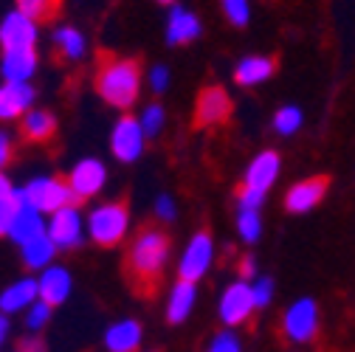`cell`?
Masks as SVG:
<instances>
[{"label": "cell", "instance_id": "8992f818", "mask_svg": "<svg viewBox=\"0 0 355 352\" xmlns=\"http://www.w3.org/2000/svg\"><path fill=\"white\" fill-rule=\"evenodd\" d=\"M211 262H214V240L209 231H198L187 243L181 259H178V276L184 282H198L209 274Z\"/></svg>", "mask_w": 355, "mask_h": 352}, {"label": "cell", "instance_id": "4fadbf2b", "mask_svg": "<svg viewBox=\"0 0 355 352\" xmlns=\"http://www.w3.org/2000/svg\"><path fill=\"white\" fill-rule=\"evenodd\" d=\"M34 87L31 82H3L0 85V121L23 118L31 110Z\"/></svg>", "mask_w": 355, "mask_h": 352}, {"label": "cell", "instance_id": "6da1fadb", "mask_svg": "<svg viewBox=\"0 0 355 352\" xmlns=\"http://www.w3.org/2000/svg\"><path fill=\"white\" fill-rule=\"evenodd\" d=\"M169 259V240L161 229H144L127 251V271L136 290L150 293L161 279Z\"/></svg>", "mask_w": 355, "mask_h": 352}, {"label": "cell", "instance_id": "484cf974", "mask_svg": "<svg viewBox=\"0 0 355 352\" xmlns=\"http://www.w3.org/2000/svg\"><path fill=\"white\" fill-rule=\"evenodd\" d=\"M54 46H57L62 60H82L85 51H87L85 34L79 28H73V26H60L54 31Z\"/></svg>", "mask_w": 355, "mask_h": 352}, {"label": "cell", "instance_id": "cb8c5ba5", "mask_svg": "<svg viewBox=\"0 0 355 352\" xmlns=\"http://www.w3.org/2000/svg\"><path fill=\"white\" fill-rule=\"evenodd\" d=\"M274 68H277V65H274V60H268V57H245V60H240L237 68H234V82H237L240 87L262 85L265 79H271Z\"/></svg>", "mask_w": 355, "mask_h": 352}, {"label": "cell", "instance_id": "7c38bea8", "mask_svg": "<svg viewBox=\"0 0 355 352\" xmlns=\"http://www.w3.org/2000/svg\"><path fill=\"white\" fill-rule=\"evenodd\" d=\"M232 113V99L220 85H209L200 91L198 105H195V121L198 127H217L223 124Z\"/></svg>", "mask_w": 355, "mask_h": 352}, {"label": "cell", "instance_id": "7bdbcfd3", "mask_svg": "<svg viewBox=\"0 0 355 352\" xmlns=\"http://www.w3.org/2000/svg\"><path fill=\"white\" fill-rule=\"evenodd\" d=\"M158 3H175V0H158Z\"/></svg>", "mask_w": 355, "mask_h": 352}, {"label": "cell", "instance_id": "f35d334b", "mask_svg": "<svg viewBox=\"0 0 355 352\" xmlns=\"http://www.w3.org/2000/svg\"><path fill=\"white\" fill-rule=\"evenodd\" d=\"M12 155H15V141L6 130H0V172H3V166L12 161Z\"/></svg>", "mask_w": 355, "mask_h": 352}, {"label": "cell", "instance_id": "8d00e7d4", "mask_svg": "<svg viewBox=\"0 0 355 352\" xmlns=\"http://www.w3.org/2000/svg\"><path fill=\"white\" fill-rule=\"evenodd\" d=\"M150 87H153L155 96L166 94V87H169V68H166V65H155V68L150 71Z\"/></svg>", "mask_w": 355, "mask_h": 352}, {"label": "cell", "instance_id": "836d02e7", "mask_svg": "<svg viewBox=\"0 0 355 352\" xmlns=\"http://www.w3.org/2000/svg\"><path fill=\"white\" fill-rule=\"evenodd\" d=\"M251 293H254V304L257 307H268L274 299V279L259 276L257 282H251Z\"/></svg>", "mask_w": 355, "mask_h": 352}, {"label": "cell", "instance_id": "5bb4252c", "mask_svg": "<svg viewBox=\"0 0 355 352\" xmlns=\"http://www.w3.org/2000/svg\"><path fill=\"white\" fill-rule=\"evenodd\" d=\"M279 152L274 150H265L259 155L251 158L248 169H245V181L243 186L245 189H257V192H268L274 186V181L279 178Z\"/></svg>", "mask_w": 355, "mask_h": 352}, {"label": "cell", "instance_id": "9a60e30c", "mask_svg": "<svg viewBox=\"0 0 355 352\" xmlns=\"http://www.w3.org/2000/svg\"><path fill=\"white\" fill-rule=\"evenodd\" d=\"M327 195V178H307L299 181L296 186L288 189L285 195V209L291 214H304L310 209H316Z\"/></svg>", "mask_w": 355, "mask_h": 352}, {"label": "cell", "instance_id": "4316f807", "mask_svg": "<svg viewBox=\"0 0 355 352\" xmlns=\"http://www.w3.org/2000/svg\"><path fill=\"white\" fill-rule=\"evenodd\" d=\"M20 192L15 189V184L6 178V172H0V237L9 234V226L20 209Z\"/></svg>", "mask_w": 355, "mask_h": 352}, {"label": "cell", "instance_id": "f1b7e54d", "mask_svg": "<svg viewBox=\"0 0 355 352\" xmlns=\"http://www.w3.org/2000/svg\"><path fill=\"white\" fill-rule=\"evenodd\" d=\"M237 231H240V237L248 245H254L259 240V234H262V217H259V211H240L237 214Z\"/></svg>", "mask_w": 355, "mask_h": 352}, {"label": "cell", "instance_id": "30bf717a", "mask_svg": "<svg viewBox=\"0 0 355 352\" xmlns=\"http://www.w3.org/2000/svg\"><path fill=\"white\" fill-rule=\"evenodd\" d=\"M65 181H68V186H71V192H73L76 200H91V197H96L105 189L107 169H105V164L99 158H82L71 169V175H68Z\"/></svg>", "mask_w": 355, "mask_h": 352}, {"label": "cell", "instance_id": "b9f144b4", "mask_svg": "<svg viewBox=\"0 0 355 352\" xmlns=\"http://www.w3.org/2000/svg\"><path fill=\"white\" fill-rule=\"evenodd\" d=\"M23 346H26V349H20V352H40L37 344H23Z\"/></svg>", "mask_w": 355, "mask_h": 352}, {"label": "cell", "instance_id": "d6986e66", "mask_svg": "<svg viewBox=\"0 0 355 352\" xmlns=\"http://www.w3.org/2000/svg\"><path fill=\"white\" fill-rule=\"evenodd\" d=\"M46 231H49V226H46V220H42V214H40L37 209L20 203V209H17L15 220H12L6 237H9L12 243H17V245H26V243H31L34 237L46 234Z\"/></svg>", "mask_w": 355, "mask_h": 352}, {"label": "cell", "instance_id": "f546056e", "mask_svg": "<svg viewBox=\"0 0 355 352\" xmlns=\"http://www.w3.org/2000/svg\"><path fill=\"white\" fill-rule=\"evenodd\" d=\"M139 121H141V127H144L147 139H155V136H161V130H164L166 113H164V107H161V105H147V107L141 110Z\"/></svg>", "mask_w": 355, "mask_h": 352}, {"label": "cell", "instance_id": "44dd1931", "mask_svg": "<svg viewBox=\"0 0 355 352\" xmlns=\"http://www.w3.org/2000/svg\"><path fill=\"white\" fill-rule=\"evenodd\" d=\"M195 301H198L195 282L178 279L175 288L169 290V301H166V319H169V324H184L192 316V310H195Z\"/></svg>", "mask_w": 355, "mask_h": 352}, {"label": "cell", "instance_id": "52a82bcc", "mask_svg": "<svg viewBox=\"0 0 355 352\" xmlns=\"http://www.w3.org/2000/svg\"><path fill=\"white\" fill-rule=\"evenodd\" d=\"M282 330H285L288 341H293V344L313 341V335L319 333V304L313 299L293 301L282 316Z\"/></svg>", "mask_w": 355, "mask_h": 352}, {"label": "cell", "instance_id": "3957f363", "mask_svg": "<svg viewBox=\"0 0 355 352\" xmlns=\"http://www.w3.org/2000/svg\"><path fill=\"white\" fill-rule=\"evenodd\" d=\"M130 231V211L124 203L110 200L94 206V211L87 214V237L102 248L119 245Z\"/></svg>", "mask_w": 355, "mask_h": 352}, {"label": "cell", "instance_id": "d4e9b609", "mask_svg": "<svg viewBox=\"0 0 355 352\" xmlns=\"http://www.w3.org/2000/svg\"><path fill=\"white\" fill-rule=\"evenodd\" d=\"M20 130L28 141H49L57 133V118L49 110H28L20 121Z\"/></svg>", "mask_w": 355, "mask_h": 352}, {"label": "cell", "instance_id": "d590c367", "mask_svg": "<svg viewBox=\"0 0 355 352\" xmlns=\"http://www.w3.org/2000/svg\"><path fill=\"white\" fill-rule=\"evenodd\" d=\"M265 203V192H257V189H240L237 195V211H259Z\"/></svg>", "mask_w": 355, "mask_h": 352}, {"label": "cell", "instance_id": "8fae6325", "mask_svg": "<svg viewBox=\"0 0 355 352\" xmlns=\"http://www.w3.org/2000/svg\"><path fill=\"white\" fill-rule=\"evenodd\" d=\"M254 307L257 304H254L251 285L248 282H234L223 290V296H220V322H223L226 327H237L251 316Z\"/></svg>", "mask_w": 355, "mask_h": 352}, {"label": "cell", "instance_id": "ac0fdd59", "mask_svg": "<svg viewBox=\"0 0 355 352\" xmlns=\"http://www.w3.org/2000/svg\"><path fill=\"white\" fill-rule=\"evenodd\" d=\"M200 20L195 12L184 9V6H175L166 17V42L169 46H187V42L200 37Z\"/></svg>", "mask_w": 355, "mask_h": 352}, {"label": "cell", "instance_id": "ffe728a7", "mask_svg": "<svg viewBox=\"0 0 355 352\" xmlns=\"http://www.w3.org/2000/svg\"><path fill=\"white\" fill-rule=\"evenodd\" d=\"M141 338H144V330L136 319H121L107 327L105 346H107V352H139Z\"/></svg>", "mask_w": 355, "mask_h": 352}, {"label": "cell", "instance_id": "2e32d148", "mask_svg": "<svg viewBox=\"0 0 355 352\" xmlns=\"http://www.w3.org/2000/svg\"><path fill=\"white\" fill-rule=\"evenodd\" d=\"M34 301H40V285H37V279H31V276L15 279L9 288L0 290V313H3V316L26 313Z\"/></svg>", "mask_w": 355, "mask_h": 352}, {"label": "cell", "instance_id": "1f68e13d", "mask_svg": "<svg viewBox=\"0 0 355 352\" xmlns=\"http://www.w3.org/2000/svg\"><path fill=\"white\" fill-rule=\"evenodd\" d=\"M51 313H54V307L49 304V301H34L28 310H26V327L28 330H42L49 322H51Z\"/></svg>", "mask_w": 355, "mask_h": 352}, {"label": "cell", "instance_id": "83f0119b", "mask_svg": "<svg viewBox=\"0 0 355 352\" xmlns=\"http://www.w3.org/2000/svg\"><path fill=\"white\" fill-rule=\"evenodd\" d=\"M299 127H302V110H299L296 105H285V107L277 110V116H274V130H277L279 136H293Z\"/></svg>", "mask_w": 355, "mask_h": 352}, {"label": "cell", "instance_id": "4dcf8cb0", "mask_svg": "<svg viewBox=\"0 0 355 352\" xmlns=\"http://www.w3.org/2000/svg\"><path fill=\"white\" fill-rule=\"evenodd\" d=\"M220 6H223V15L232 26H237V28L248 26V20H251V3L248 0H220Z\"/></svg>", "mask_w": 355, "mask_h": 352}, {"label": "cell", "instance_id": "d6a6232c", "mask_svg": "<svg viewBox=\"0 0 355 352\" xmlns=\"http://www.w3.org/2000/svg\"><path fill=\"white\" fill-rule=\"evenodd\" d=\"M206 352H243V346H240V338L226 327L223 333H217V335L209 341Z\"/></svg>", "mask_w": 355, "mask_h": 352}, {"label": "cell", "instance_id": "277c9868", "mask_svg": "<svg viewBox=\"0 0 355 352\" xmlns=\"http://www.w3.org/2000/svg\"><path fill=\"white\" fill-rule=\"evenodd\" d=\"M20 200L31 209H37L40 214H54L65 206H73L76 197L68 186V181L54 178V175H42V178H31L26 186L17 189Z\"/></svg>", "mask_w": 355, "mask_h": 352}, {"label": "cell", "instance_id": "ab89813d", "mask_svg": "<svg viewBox=\"0 0 355 352\" xmlns=\"http://www.w3.org/2000/svg\"><path fill=\"white\" fill-rule=\"evenodd\" d=\"M257 274V262L251 259V256H245L243 262H240V279H251Z\"/></svg>", "mask_w": 355, "mask_h": 352}, {"label": "cell", "instance_id": "e575fe53", "mask_svg": "<svg viewBox=\"0 0 355 352\" xmlns=\"http://www.w3.org/2000/svg\"><path fill=\"white\" fill-rule=\"evenodd\" d=\"M51 6H54V0H17V9L34 20L40 17H49L51 15Z\"/></svg>", "mask_w": 355, "mask_h": 352}, {"label": "cell", "instance_id": "ba28073f", "mask_svg": "<svg viewBox=\"0 0 355 352\" xmlns=\"http://www.w3.org/2000/svg\"><path fill=\"white\" fill-rule=\"evenodd\" d=\"M49 237L62 251L79 248L82 240L87 237V220L82 217V211L76 206H65L49 217Z\"/></svg>", "mask_w": 355, "mask_h": 352}, {"label": "cell", "instance_id": "9c48e42d", "mask_svg": "<svg viewBox=\"0 0 355 352\" xmlns=\"http://www.w3.org/2000/svg\"><path fill=\"white\" fill-rule=\"evenodd\" d=\"M37 37V20L23 15L20 9H12L0 20V46H3V51H34Z\"/></svg>", "mask_w": 355, "mask_h": 352}, {"label": "cell", "instance_id": "74e56055", "mask_svg": "<svg viewBox=\"0 0 355 352\" xmlns=\"http://www.w3.org/2000/svg\"><path fill=\"white\" fill-rule=\"evenodd\" d=\"M155 214H158V220H175V214H178V206H175V197L172 195H158L155 197Z\"/></svg>", "mask_w": 355, "mask_h": 352}, {"label": "cell", "instance_id": "60d3db41", "mask_svg": "<svg viewBox=\"0 0 355 352\" xmlns=\"http://www.w3.org/2000/svg\"><path fill=\"white\" fill-rule=\"evenodd\" d=\"M6 335H9V319H6L3 313H0V344L6 341Z\"/></svg>", "mask_w": 355, "mask_h": 352}, {"label": "cell", "instance_id": "7a4b0ae2", "mask_svg": "<svg viewBox=\"0 0 355 352\" xmlns=\"http://www.w3.org/2000/svg\"><path fill=\"white\" fill-rule=\"evenodd\" d=\"M96 94L119 110H127L139 102L141 94V68L136 60L105 54L96 68Z\"/></svg>", "mask_w": 355, "mask_h": 352}, {"label": "cell", "instance_id": "7402d4cb", "mask_svg": "<svg viewBox=\"0 0 355 352\" xmlns=\"http://www.w3.org/2000/svg\"><path fill=\"white\" fill-rule=\"evenodd\" d=\"M57 251H60V248L54 245V240L49 237V231H46V234H40V237H34V240L26 243V245H20L23 265H26L28 271H37V274H42L46 268L54 265Z\"/></svg>", "mask_w": 355, "mask_h": 352}, {"label": "cell", "instance_id": "603a6c76", "mask_svg": "<svg viewBox=\"0 0 355 352\" xmlns=\"http://www.w3.org/2000/svg\"><path fill=\"white\" fill-rule=\"evenodd\" d=\"M3 82H31L37 73V51H6L0 60Z\"/></svg>", "mask_w": 355, "mask_h": 352}, {"label": "cell", "instance_id": "e0dca14e", "mask_svg": "<svg viewBox=\"0 0 355 352\" xmlns=\"http://www.w3.org/2000/svg\"><path fill=\"white\" fill-rule=\"evenodd\" d=\"M37 285H40V299L49 301L51 307L68 301L71 290H73V279H71V271L62 268V265H51L46 268L40 276H37Z\"/></svg>", "mask_w": 355, "mask_h": 352}, {"label": "cell", "instance_id": "5b68a950", "mask_svg": "<svg viewBox=\"0 0 355 352\" xmlns=\"http://www.w3.org/2000/svg\"><path fill=\"white\" fill-rule=\"evenodd\" d=\"M147 147V133L136 116H121L110 133V152L121 164H132L144 155Z\"/></svg>", "mask_w": 355, "mask_h": 352}]
</instances>
